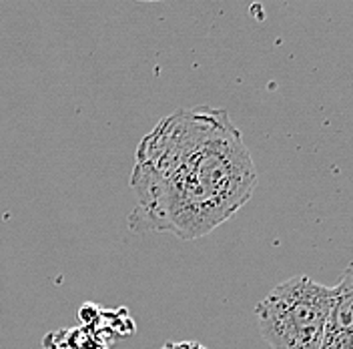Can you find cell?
Masks as SVG:
<instances>
[{"mask_svg":"<svg viewBox=\"0 0 353 349\" xmlns=\"http://www.w3.org/2000/svg\"><path fill=\"white\" fill-rule=\"evenodd\" d=\"M257 167L225 109H179L139 143L131 173L132 229L181 241L209 235L233 219L257 189Z\"/></svg>","mask_w":353,"mask_h":349,"instance_id":"1","label":"cell"},{"mask_svg":"<svg viewBox=\"0 0 353 349\" xmlns=\"http://www.w3.org/2000/svg\"><path fill=\"white\" fill-rule=\"evenodd\" d=\"M330 306L331 287L293 275L257 303L255 317L271 349H321Z\"/></svg>","mask_w":353,"mask_h":349,"instance_id":"2","label":"cell"},{"mask_svg":"<svg viewBox=\"0 0 353 349\" xmlns=\"http://www.w3.org/2000/svg\"><path fill=\"white\" fill-rule=\"evenodd\" d=\"M321 349H353V263L331 287V306Z\"/></svg>","mask_w":353,"mask_h":349,"instance_id":"3","label":"cell"},{"mask_svg":"<svg viewBox=\"0 0 353 349\" xmlns=\"http://www.w3.org/2000/svg\"><path fill=\"white\" fill-rule=\"evenodd\" d=\"M161 349H209V348H205L203 343H197V341H169V343H165Z\"/></svg>","mask_w":353,"mask_h":349,"instance_id":"4","label":"cell"},{"mask_svg":"<svg viewBox=\"0 0 353 349\" xmlns=\"http://www.w3.org/2000/svg\"><path fill=\"white\" fill-rule=\"evenodd\" d=\"M139 2H159V0H139Z\"/></svg>","mask_w":353,"mask_h":349,"instance_id":"5","label":"cell"}]
</instances>
